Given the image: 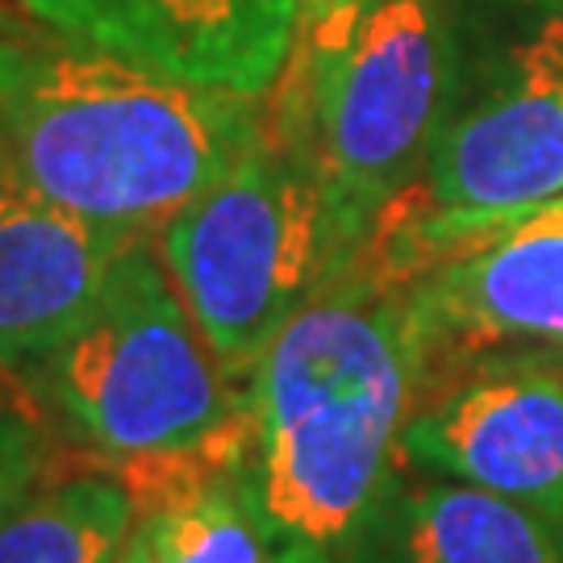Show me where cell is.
<instances>
[{
  "label": "cell",
  "instance_id": "obj_1",
  "mask_svg": "<svg viewBox=\"0 0 563 563\" xmlns=\"http://www.w3.org/2000/svg\"><path fill=\"white\" fill-rule=\"evenodd\" d=\"M263 125V97L172 80L46 25L0 30V167L121 239L159 234Z\"/></svg>",
  "mask_w": 563,
  "mask_h": 563
},
{
  "label": "cell",
  "instance_id": "obj_2",
  "mask_svg": "<svg viewBox=\"0 0 563 563\" xmlns=\"http://www.w3.org/2000/svg\"><path fill=\"white\" fill-rule=\"evenodd\" d=\"M242 393L246 476L267 522L292 563H334L413 413L401 288L351 263L276 330Z\"/></svg>",
  "mask_w": 563,
  "mask_h": 563
},
{
  "label": "cell",
  "instance_id": "obj_3",
  "mask_svg": "<svg viewBox=\"0 0 563 563\" xmlns=\"http://www.w3.org/2000/svg\"><path fill=\"white\" fill-rule=\"evenodd\" d=\"M18 388L101 455L139 509L188 476L246 463V393L151 239L121 246L84 325Z\"/></svg>",
  "mask_w": 563,
  "mask_h": 563
},
{
  "label": "cell",
  "instance_id": "obj_4",
  "mask_svg": "<svg viewBox=\"0 0 563 563\" xmlns=\"http://www.w3.org/2000/svg\"><path fill=\"white\" fill-rule=\"evenodd\" d=\"M446 0H376L330 9L297 30L292 59L267 92V134L318 180L342 272L409 184L455 88Z\"/></svg>",
  "mask_w": 563,
  "mask_h": 563
},
{
  "label": "cell",
  "instance_id": "obj_5",
  "mask_svg": "<svg viewBox=\"0 0 563 563\" xmlns=\"http://www.w3.org/2000/svg\"><path fill=\"white\" fill-rule=\"evenodd\" d=\"M563 201V13L484 63L472 88L455 76L422 176L384 209L355 263L388 288Z\"/></svg>",
  "mask_w": 563,
  "mask_h": 563
},
{
  "label": "cell",
  "instance_id": "obj_6",
  "mask_svg": "<svg viewBox=\"0 0 563 563\" xmlns=\"http://www.w3.org/2000/svg\"><path fill=\"white\" fill-rule=\"evenodd\" d=\"M155 239L197 330L239 384L276 330L342 272L322 188L267 125Z\"/></svg>",
  "mask_w": 563,
  "mask_h": 563
},
{
  "label": "cell",
  "instance_id": "obj_7",
  "mask_svg": "<svg viewBox=\"0 0 563 563\" xmlns=\"http://www.w3.org/2000/svg\"><path fill=\"white\" fill-rule=\"evenodd\" d=\"M401 318L413 405L488 355L563 351V201L405 284Z\"/></svg>",
  "mask_w": 563,
  "mask_h": 563
},
{
  "label": "cell",
  "instance_id": "obj_8",
  "mask_svg": "<svg viewBox=\"0 0 563 563\" xmlns=\"http://www.w3.org/2000/svg\"><path fill=\"white\" fill-rule=\"evenodd\" d=\"M401 455L563 526V367L488 355L413 405Z\"/></svg>",
  "mask_w": 563,
  "mask_h": 563
},
{
  "label": "cell",
  "instance_id": "obj_9",
  "mask_svg": "<svg viewBox=\"0 0 563 563\" xmlns=\"http://www.w3.org/2000/svg\"><path fill=\"white\" fill-rule=\"evenodd\" d=\"M63 38L234 97H267L292 59L301 0H18Z\"/></svg>",
  "mask_w": 563,
  "mask_h": 563
},
{
  "label": "cell",
  "instance_id": "obj_10",
  "mask_svg": "<svg viewBox=\"0 0 563 563\" xmlns=\"http://www.w3.org/2000/svg\"><path fill=\"white\" fill-rule=\"evenodd\" d=\"M125 242L0 167V376L21 384L80 330Z\"/></svg>",
  "mask_w": 563,
  "mask_h": 563
},
{
  "label": "cell",
  "instance_id": "obj_11",
  "mask_svg": "<svg viewBox=\"0 0 563 563\" xmlns=\"http://www.w3.org/2000/svg\"><path fill=\"white\" fill-rule=\"evenodd\" d=\"M334 563H563V526L397 455Z\"/></svg>",
  "mask_w": 563,
  "mask_h": 563
},
{
  "label": "cell",
  "instance_id": "obj_12",
  "mask_svg": "<svg viewBox=\"0 0 563 563\" xmlns=\"http://www.w3.org/2000/svg\"><path fill=\"white\" fill-rule=\"evenodd\" d=\"M155 563H292L242 467H218L163 488L139 509Z\"/></svg>",
  "mask_w": 563,
  "mask_h": 563
},
{
  "label": "cell",
  "instance_id": "obj_13",
  "mask_svg": "<svg viewBox=\"0 0 563 563\" xmlns=\"http://www.w3.org/2000/svg\"><path fill=\"white\" fill-rule=\"evenodd\" d=\"M139 505L113 472L46 481L0 522V563H121Z\"/></svg>",
  "mask_w": 563,
  "mask_h": 563
},
{
  "label": "cell",
  "instance_id": "obj_14",
  "mask_svg": "<svg viewBox=\"0 0 563 563\" xmlns=\"http://www.w3.org/2000/svg\"><path fill=\"white\" fill-rule=\"evenodd\" d=\"M51 422L30 397L0 388V522L13 518L51 476Z\"/></svg>",
  "mask_w": 563,
  "mask_h": 563
},
{
  "label": "cell",
  "instance_id": "obj_15",
  "mask_svg": "<svg viewBox=\"0 0 563 563\" xmlns=\"http://www.w3.org/2000/svg\"><path fill=\"white\" fill-rule=\"evenodd\" d=\"M121 563H155L151 534L142 530V522H134V534H130V543H125V555H121Z\"/></svg>",
  "mask_w": 563,
  "mask_h": 563
},
{
  "label": "cell",
  "instance_id": "obj_16",
  "mask_svg": "<svg viewBox=\"0 0 563 563\" xmlns=\"http://www.w3.org/2000/svg\"><path fill=\"white\" fill-rule=\"evenodd\" d=\"M334 0H301V25H309V21H318L330 9Z\"/></svg>",
  "mask_w": 563,
  "mask_h": 563
},
{
  "label": "cell",
  "instance_id": "obj_17",
  "mask_svg": "<svg viewBox=\"0 0 563 563\" xmlns=\"http://www.w3.org/2000/svg\"><path fill=\"white\" fill-rule=\"evenodd\" d=\"M518 4H530V9H543V13H563V0H518Z\"/></svg>",
  "mask_w": 563,
  "mask_h": 563
},
{
  "label": "cell",
  "instance_id": "obj_18",
  "mask_svg": "<svg viewBox=\"0 0 563 563\" xmlns=\"http://www.w3.org/2000/svg\"><path fill=\"white\" fill-rule=\"evenodd\" d=\"M367 4H376V0H334L330 9H367ZM330 9H325V13H330ZM325 13H322V18H325Z\"/></svg>",
  "mask_w": 563,
  "mask_h": 563
}]
</instances>
